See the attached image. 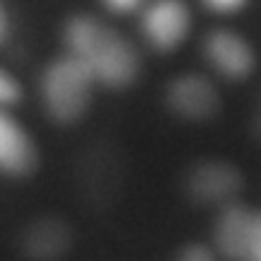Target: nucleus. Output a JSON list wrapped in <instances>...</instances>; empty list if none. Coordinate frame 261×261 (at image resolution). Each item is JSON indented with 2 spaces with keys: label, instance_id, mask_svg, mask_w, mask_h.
<instances>
[{
  "label": "nucleus",
  "instance_id": "obj_1",
  "mask_svg": "<svg viewBox=\"0 0 261 261\" xmlns=\"http://www.w3.org/2000/svg\"><path fill=\"white\" fill-rule=\"evenodd\" d=\"M65 48L85 65L94 83L104 87H128L138 77V54L128 39L90 15H75L63 32Z\"/></svg>",
  "mask_w": 261,
  "mask_h": 261
},
{
  "label": "nucleus",
  "instance_id": "obj_2",
  "mask_svg": "<svg viewBox=\"0 0 261 261\" xmlns=\"http://www.w3.org/2000/svg\"><path fill=\"white\" fill-rule=\"evenodd\" d=\"M94 77L70 54L58 56L41 73V99L46 114L56 123L80 121L92 99Z\"/></svg>",
  "mask_w": 261,
  "mask_h": 261
},
{
  "label": "nucleus",
  "instance_id": "obj_3",
  "mask_svg": "<svg viewBox=\"0 0 261 261\" xmlns=\"http://www.w3.org/2000/svg\"><path fill=\"white\" fill-rule=\"evenodd\" d=\"M242 187L240 172L218 160H205L187 174V194L201 205H227Z\"/></svg>",
  "mask_w": 261,
  "mask_h": 261
},
{
  "label": "nucleus",
  "instance_id": "obj_4",
  "mask_svg": "<svg viewBox=\"0 0 261 261\" xmlns=\"http://www.w3.org/2000/svg\"><path fill=\"white\" fill-rule=\"evenodd\" d=\"M189 32V10L181 0H158L143 12V34L158 51H172Z\"/></svg>",
  "mask_w": 261,
  "mask_h": 261
},
{
  "label": "nucleus",
  "instance_id": "obj_5",
  "mask_svg": "<svg viewBox=\"0 0 261 261\" xmlns=\"http://www.w3.org/2000/svg\"><path fill=\"white\" fill-rule=\"evenodd\" d=\"M73 232L70 227L54 215L37 218L24 227L19 237V249L32 261H58L70 252Z\"/></svg>",
  "mask_w": 261,
  "mask_h": 261
},
{
  "label": "nucleus",
  "instance_id": "obj_6",
  "mask_svg": "<svg viewBox=\"0 0 261 261\" xmlns=\"http://www.w3.org/2000/svg\"><path fill=\"white\" fill-rule=\"evenodd\" d=\"M80 184L94 203H107L121 187V165L114 148L94 145L80 162Z\"/></svg>",
  "mask_w": 261,
  "mask_h": 261
},
{
  "label": "nucleus",
  "instance_id": "obj_7",
  "mask_svg": "<svg viewBox=\"0 0 261 261\" xmlns=\"http://www.w3.org/2000/svg\"><path fill=\"white\" fill-rule=\"evenodd\" d=\"M256 213L247 205L227 203L215 223V247L230 261H249Z\"/></svg>",
  "mask_w": 261,
  "mask_h": 261
},
{
  "label": "nucleus",
  "instance_id": "obj_8",
  "mask_svg": "<svg viewBox=\"0 0 261 261\" xmlns=\"http://www.w3.org/2000/svg\"><path fill=\"white\" fill-rule=\"evenodd\" d=\"M203 51L208 63L213 65L220 75L230 77V80L247 77L254 68V54L249 48V44L240 34L227 32V29L211 32L205 37Z\"/></svg>",
  "mask_w": 261,
  "mask_h": 261
},
{
  "label": "nucleus",
  "instance_id": "obj_9",
  "mask_svg": "<svg viewBox=\"0 0 261 261\" xmlns=\"http://www.w3.org/2000/svg\"><path fill=\"white\" fill-rule=\"evenodd\" d=\"M167 102L179 116L189 121H203L218 109V92L201 75H181L169 85Z\"/></svg>",
  "mask_w": 261,
  "mask_h": 261
},
{
  "label": "nucleus",
  "instance_id": "obj_10",
  "mask_svg": "<svg viewBox=\"0 0 261 261\" xmlns=\"http://www.w3.org/2000/svg\"><path fill=\"white\" fill-rule=\"evenodd\" d=\"M37 167L34 143L8 112L0 109V172L8 177H27Z\"/></svg>",
  "mask_w": 261,
  "mask_h": 261
},
{
  "label": "nucleus",
  "instance_id": "obj_11",
  "mask_svg": "<svg viewBox=\"0 0 261 261\" xmlns=\"http://www.w3.org/2000/svg\"><path fill=\"white\" fill-rule=\"evenodd\" d=\"M19 97H22V92H19L17 83H15V80H12V77H10L3 68H0V109L17 104Z\"/></svg>",
  "mask_w": 261,
  "mask_h": 261
},
{
  "label": "nucleus",
  "instance_id": "obj_12",
  "mask_svg": "<svg viewBox=\"0 0 261 261\" xmlns=\"http://www.w3.org/2000/svg\"><path fill=\"white\" fill-rule=\"evenodd\" d=\"M177 261H215V256L208 247H203V244H189V247L181 249Z\"/></svg>",
  "mask_w": 261,
  "mask_h": 261
},
{
  "label": "nucleus",
  "instance_id": "obj_13",
  "mask_svg": "<svg viewBox=\"0 0 261 261\" xmlns=\"http://www.w3.org/2000/svg\"><path fill=\"white\" fill-rule=\"evenodd\" d=\"M249 261H261V213H256V223H254V237H252V249H249Z\"/></svg>",
  "mask_w": 261,
  "mask_h": 261
},
{
  "label": "nucleus",
  "instance_id": "obj_14",
  "mask_svg": "<svg viewBox=\"0 0 261 261\" xmlns=\"http://www.w3.org/2000/svg\"><path fill=\"white\" fill-rule=\"evenodd\" d=\"M203 3L215 12H232L244 5V0H203Z\"/></svg>",
  "mask_w": 261,
  "mask_h": 261
},
{
  "label": "nucleus",
  "instance_id": "obj_15",
  "mask_svg": "<svg viewBox=\"0 0 261 261\" xmlns=\"http://www.w3.org/2000/svg\"><path fill=\"white\" fill-rule=\"evenodd\" d=\"M107 8H112L114 12H130L140 5V0H104Z\"/></svg>",
  "mask_w": 261,
  "mask_h": 261
},
{
  "label": "nucleus",
  "instance_id": "obj_16",
  "mask_svg": "<svg viewBox=\"0 0 261 261\" xmlns=\"http://www.w3.org/2000/svg\"><path fill=\"white\" fill-rule=\"evenodd\" d=\"M8 32H10V19H8V10L3 5V0H0V44L8 39Z\"/></svg>",
  "mask_w": 261,
  "mask_h": 261
},
{
  "label": "nucleus",
  "instance_id": "obj_17",
  "mask_svg": "<svg viewBox=\"0 0 261 261\" xmlns=\"http://www.w3.org/2000/svg\"><path fill=\"white\" fill-rule=\"evenodd\" d=\"M254 130H256V136L261 138V99L256 104V114H254Z\"/></svg>",
  "mask_w": 261,
  "mask_h": 261
}]
</instances>
